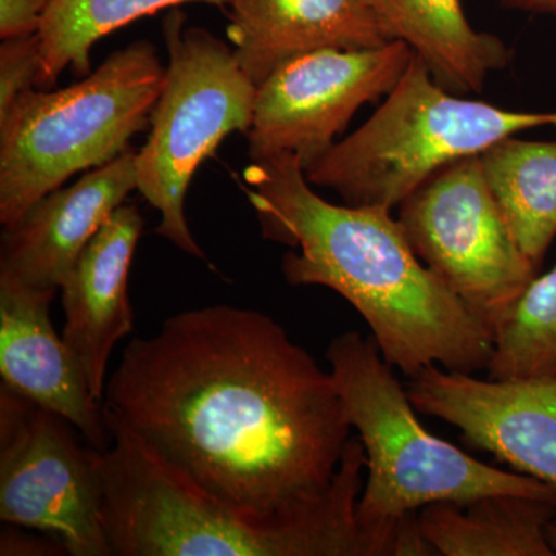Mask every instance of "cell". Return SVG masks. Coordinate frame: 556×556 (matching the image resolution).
<instances>
[{
    "mask_svg": "<svg viewBox=\"0 0 556 556\" xmlns=\"http://www.w3.org/2000/svg\"><path fill=\"white\" fill-rule=\"evenodd\" d=\"M64 417L0 387V519L60 538L72 556H113L102 452Z\"/></svg>",
    "mask_w": 556,
    "mask_h": 556,
    "instance_id": "cell-9",
    "label": "cell"
},
{
    "mask_svg": "<svg viewBox=\"0 0 556 556\" xmlns=\"http://www.w3.org/2000/svg\"><path fill=\"white\" fill-rule=\"evenodd\" d=\"M506 9L522 11L533 16L556 17V0H496Z\"/></svg>",
    "mask_w": 556,
    "mask_h": 556,
    "instance_id": "cell-24",
    "label": "cell"
},
{
    "mask_svg": "<svg viewBox=\"0 0 556 556\" xmlns=\"http://www.w3.org/2000/svg\"><path fill=\"white\" fill-rule=\"evenodd\" d=\"M144 219L134 204L110 215L62 283V339L78 358L90 391L104 397L113 348L134 331L129 273Z\"/></svg>",
    "mask_w": 556,
    "mask_h": 556,
    "instance_id": "cell-14",
    "label": "cell"
},
{
    "mask_svg": "<svg viewBox=\"0 0 556 556\" xmlns=\"http://www.w3.org/2000/svg\"><path fill=\"white\" fill-rule=\"evenodd\" d=\"M68 554L67 547L62 543L60 538L56 540H47V538H38L25 535L20 530H14L13 526L7 532L2 533L0 540V555L2 556H51Z\"/></svg>",
    "mask_w": 556,
    "mask_h": 556,
    "instance_id": "cell-23",
    "label": "cell"
},
{
    "mask_svg": "<svg viewBox=\"0 0 556 556\" xmlns=\"http://www.w3.org/2000/svg\"><path fill=\"white\" fill-rule=\"evenodd\" d=\"M101 405L109 430L255 521L320 503L350 441L331 369L273 317L237 306L185 311L131 340Z\"/></svg>",
    "mask_w": 556,
    "mask_h": 556,
    "instance_id": "cell-1",
    "label": "cell"
},
{
    "mask_svg": "<svg viewBox=\"0 0 556 556\" xmlns=\"http://www.w3.org/2000/svg\"><path fill=\"white\" fill-rule=\"evenodd\" d=\"M102 514L118 556H380L358 526L364 445L348 441L328 495L281 521H255L200 492L134 438L110 430Z\"/></svg>",
    "mask_w": 556,
    "mask_h": 556,
    "instance_id": "cell-3",
    "label": "cell"
},
{
    "mask_svg": "<svg viewBox=\"0 0 556 556\" xmlns=\"http://www.w3.org/2000/svg\"><path fill=\"white\" fill-rule=\"evenodd\" d=\"M56 291H43L0 273V378L40 407L68 420L98 450L112 444L102 405L65 340L54 331L50 303Z\"/></svg>",
    "mask_w": 556,
    "mask_h": 556,
    "instance_id": "cell-12",
    "label": "cell"
},
{
    "mask_svg": "<svg viewBox=\"0 0 556 556\" xmlns=\"http://www.w3.org/2000/svg\"><path fill=\"white\" fill-rule=\"evenodd\" d=\"M166 68L149 40L113 51L75 86L27 91L0 119V223L25 212L79 172L130 150L150 124Z\"/></svg>",
    "mask_w": 556,
    "mask_h": 556,
    "instance_id": "cell-5",
    "label": "cell"
},
{
    "mask_svg": "<svg viewBox=\"0 0 556 556\" xmlns=\"http://www.w3.org/2000/svg\"><path fill=\"white\" fill-rule=\"evenodd\" d=\"M244 182L263 237L292 249L281 262L288 283L342 295L391 367L408 378L431 365L489 367L492 329L417 257L391 208L329 203L294 155L252 161Z\"/></svg>",
    "mask_w": 556,
    "mask_h": 556,
    "instance_id": "cell-2",
    "label": "cell"
},
{
    "mask_svg": "<svg viewBox=\"0 0 556 556\" xmlns=\"http://www.w3.org/2000/svg\"><path fill=\"white\" fill-rule=\"evenodd\" d=\"M42 51L39 35L2 39L0 43V119L27 91L39 87Z\"/></svg>",
    "mask_w": 556,
    "mask_h": 556,
    "instance_id": "cell-21",
    "label": "cell"
},
{
    "mask_svg": "<svg viewBox=\"0 0 556 556\" xmlns=\"http://www.w3.org/2000/svg\"><path fill=\"white\" fill-rule=\"evenodd\" d=\"M493 336L489 379H556V266L530 281Z\"/></svg>",
    "mask_w": 556,
    "mask_h": 556,
    "instance_id": "cell-20",
    "label": "cell"
},
{
    "mask_svg": "<svg viewBox=\"0 0 556 556\" xmlns=\"http://www.w3.org/2000/svg\"><path fill=\"white\" fill-rule=\"evenodd\" d=\"M415 53L391 40L369 50H320L270 73L257 86L249 156H298L303 169L338 142L357 110L386 100Z\"/></svg>",
    "mask_w": 556,
    "mask_h": 556,
    "instance_id": "cell-10",
    "label": "cell"
},
{
    "mask_svg": "<svg viewBox=\"0 0 556 556\" xmlns=\"http://www.w3.org/2000/svg\"><path fill=\"white\" fill-rule=\"evenodd\" d=\"M541 127L556 129V112L467 100L438 84L415 54L375 115L311 163L305 177L351 206L394 208L450 164Z\"/></svg>",
    "mask_w": 556,
    "mask_h": 556,
    "instance_id": "cell-6",
    "label": "cell"
},
{
    "mask_svg": "<svg viewBox=\"0 0 556 556\" xmlns=\"http://www.w3.org/2000/svg\"><path fill=\"white\" fill-rule=\"evenodd\" d=\"M479 159L511 236L540 265L556 237V141L514 135Z\"/></svg>",
    "mask_w": 556,
    "mask_h": 556,
    "instance_id": "cell-18",
    "label": "cell"
},
{
    "mask_svg": "<svg viewBox=\"0 0 556 556\" xmlns=\"http://www.w3.org/2000/svg\"><path fill=\"white\" fill-rule=\"evenodd\" d=\"M371 5L388 38L407 43L452 93H479L486 78L510 62L506 42L478 31L460 0H371Z\"/></svg>",
    "mask_w": 556,
    "mask_h": 556,
    "instance_id": "cell-16",
    "label": "cell"
},
{
    "mask_svg": "<svg viewBox=\"0 0 556 556\" xmlns=\"http://www.w3.org/2000/svg\"><path fill=\"white\" fill-rule=\"evenodd\" d=\"M50 0H0V39L39 35Z\"/></svg>",
    "mask_w": 556,
    "mask_h": 556,
    "instance_id": "cell-22",
    "label": "cell"
},
{
    "mask_svg": "<svg viewBox=\"0 0 556 556\" xmlns=\"http://www.w3.org/2000/svg\"><path fill=\"white\" fill-rule=\"evenodd\" d=\"M137 189V152L129 150L33 204L3 228L0 273L43 291H60L84 249Z\"/></svg>",
    "mask_w": 556,
    "mask_h": 556,
    "instance_id": "cell-13",
    "label": "cell"
},
{
    "mask_svg": "<svg viewBox=\"0 0 556 556\" xmlns=\"http://www.w3.org/2000/svg\"><path fill=\"white\" fill-rule=\"evenodd\" d=\"M556 500L490 495L467 504L439 503L419 511V525L442 556H554L547 543Z\"/></svg>",
    "mask_w": 556,
    "mask_h": 556,
    "instance_id": "cell-17",
    "label": "cell"
},
{
    "mask_svg": "<svg viewBox=\"0 0 556 556\" xmlns=\"http://www.w3.org/2000/svg\"><path fill=\"white\" fill-rule=\"evenodd\" d=\"M185 3H206L226 10L229 0H50L39 30L40 89L56 84L65 70L80 78L89 75L90 51L110 33Z\"/></svg>",
    "mask_w": 556,
    "mask_h": 556,
    "instance_id": "cell-19",
    "label": "cell"
},
{
    "mask_svg": "<svg viewBox=\"0 0 556 556\" xmlns=\"http://www.w3.org/2000/svg\"><path fill=\"white\" fill-rule=\"evenodd\" d=\"M163 33L169 64L148 141L137 152V189L161 214L156 233L179 251L206 260L186 219V193L223 139L251 129L257 86L228 43L206 28L186 27L181 10L167 13Z\"/></svg>",
    "mask_w": 556,
    "mask_h": 556,
    "instance_id": "cell-7",
    "label": "cell"
},
{
    "mask_svg": "<svg viewBox=\"0 0 556 556\" xmlns=\"http://www.w3.org/2000/svg\"><path fill=\"white\" fill-rule=\"evenodd\" d=\"M226 14L233 54L255 86L303 54L391 42L371 0H229Z\"/></svg>",
    "mask_w": 556,
    "mask_h": 556,
    "instance_id": "cell-15",
    "label": "cell"
},
{
    "mask_svg": "<svg viewBox=\"0 0 556 556\" xmlns=\"http://www.w3.org/2000/svg\"><path fill=\"white\" fill-rule=\"evenodd\" d=\"M327 361L367 457L357 522L382 556L437 555L419 525V511L431 504L490 495L556 500L544 482L489 466L433 437L372 336L343 332L329 343Z\"/></svg>",
    "mask_w": 556,
    "mask_h": 556,
    "instance_id": "cell-4",
    "label": "cell"
},
{
    "mask_svg": "<svg viewBox=\"0 0 556 556\" xmlns=\"http://www.w3.org/2000/svg\"><path fill=\"white\" fill-rule=\"evenodd\" d=\"M397 219L417 257L493 332L536 277L479 156L437 172L402 201Z\"/></svg>",
    "mask_w": 556,
    "mask_h": 556,
    "instance_id": "cell-8",
    "label": "cell"
},
{
    "mask_svg": "<svg viewBox=\"0 0 556 556\" xmlns=\"http://www.w3.org/2000/svg\"><path fill=\"white\" fill-rule=\"evenodd\" d=\"M546 536L548 546H551L552 551H554V554L556 555V517L548 522Z\"/></svg>",
    "mask_w": 556,
    "mask_h": 556,
    "instance_id": "cell-25",
    "label": "cell"
},
{
    "mask_svg": "<svg viewBox=\"0 0 556 556\" xmlns=\"http://www.w3.org/2000/svg\"><path fill=\"white\" fill-rule=\"evenodd\" d=\"M407 393L417 412L556 492V379L481 380L431 365Z\"/></svg>",
    "mask_w": 556,
    "mask_h": 556,
    "instance_id": "cell-11",
    "label": "cell"
}]
</instances>
